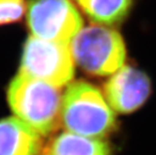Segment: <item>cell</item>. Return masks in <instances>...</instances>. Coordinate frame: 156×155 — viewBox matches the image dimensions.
<instances>
[{
  "label": "cell",
  "mask_w": 156,
  "mask_h": 155,
  "mask_svg": "<svg viewBox=\"0 0 156 155\" xmlns=\"http://www.w3.org/2000/svg\"><path fill=\"white\" fill-rule=\"evenodd\" d=\"M5 94L13 116L41 136L58 127L62 100L59 88L18 72L9 81Z\"/></svg>",
  "instance_id": "6da1fadb"
},
{
  "label": "cell",
  "mask_w": 156,
  "mask_h": 155,
  "mask_svg": "<svg viewBox=\"0 0 156 155\" xmlns=\"http://www.w3.org/2000/svg\"><path fill=\"white\" fill-rule=\"evenodd\" d=\"M61 123L71 133L102 139L115 129L114 110L94 85L77 81L62 94Z\"/></svg>",
  "instance_id": "7a4b0ae2"
},
{
  "label": "cell",
  "mask_w": 156,
  "mask_h": 155,
  "mask_svg": "<svg viewBox=\"0 0 156 155\" xmlns=\"http://www.w3.org/2000/svg\"><path fill=\"white\" fill-rule=\"evenodd\" d=\"M75 64L89 75L111 76L124 65L126 45L122 35L111 26L82 28L69 42Z\"/></svg>",
  "instance_id": "3957f363"
},
{
  "label": "cell",
  "mask_w": 156,
  "mask_h": 155,
  "mask_svg": "<svg viewBox=\"0 0 156 155\" xmlns=\"http://www.w3.org/2000/svg\"><path fill=\"white\" fill-rule=\"evenodd\" d=\"M75 65L69 44L29 35L22 45L18 72L61 88L74 79Z\"/></svg>",
  "instance_id": "277c9868"
},
{
  "label": "cell",
  "mask_w": 156,
  "mask_h": 155,
  "mask_svg": "<svg viewBox=\"0 0 156 155\" xmlns=\"http://www.w3.org/2000/svg\"><path fill=\"white\" fill-rule=\"evenodd\" d=\"M26 26L30 35L69 44L83 28V18L73 0H28Z\"/></svg>",
  "instance_id": "5b68a950"
},
{
  "label": "cell",
  "mask_w": 156,
  "mask_h": 155,
  "mask_svg": "<svg viewBox=\"0 0 156 155\" xmlns=\"http://www.w3.org/2000/svg\"><path fill=\"white\" fill-rule=\"evenodd\" d=\"M151 93L150 79L132 65H123L105 85V98L114 111L133 113L145 104Z\"/></svg>",
  "instance_id": "8992f818"
},
{
  "label": "cell",
  "mask_w": 156,
  "mask_h": 155,
  "mask_svg": "<svg viewBox=\"0 0 156 155\" xmlns=\"http://www.w3.org/2000/svg\"><path fill=\"white\" fill-rule=\"evenodd\" d=\"M42 137L17 117L0 118V155H37Z\"/></svg>",
  "instance_id": "52a82bcc"
},
{
  "label": "cell",
  "mask_w": 156,
  "mask_h": 155,
  "mask_svg": "<svg viewBox=\"0 0 156 155\" xmlns=\"http://www.w3.org/2000/svg\"><path fill=\"white\" fill-rule=\"evenodd\" d=\"M91 21L105 26L121 24L128 17L134 0H74Z\"/></svg>",
  "instance_id": "ba28073f"
},
{
  "label": "cell",
  "mask_w": 156,
  "mask_h": 155,
  "mask_svg": "<svg viewBox=\"0 0 156 155\" xmlns=\"http://www.w3.org/2000/svg\"><path fill=\"white\" fill-rule=\"evenodd\" d=\"M45 155H110L108 144L101 139L62 132L48 145Z\"/></svg>",
  "instance_id": "9c48e42d"
},
{
  "label": "cell",
  "mask_w": 156,
  "mask_h": 155,
  "mask_svg": "<svg viewBox=\"0 0 156 155\" xmlns=\"http://www.w3.org/2000/svg\"><path fill=\"white\" fill-rule=\"evenodd\" d=\"M26 8V0H0V27L20 22Z\"/></svg>",
  "instance_id": "30bf717a"
}]
</instances>
